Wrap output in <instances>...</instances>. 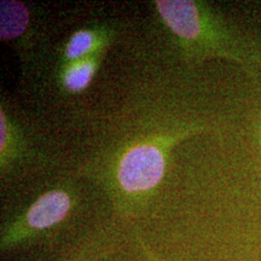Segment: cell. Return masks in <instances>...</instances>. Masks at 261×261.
<instances>
[{"mask_svg": "<svg viewBox=\"0 0 261 261\" xmlns=\"http://www.w3.org/2000/svg\"><path fill=\"white\" fill-rule=\"evenodd\" d=\"M73 197L63 189L50 190L35 200L23 213L6 225L2 233V250H9L39 233L57 226L68 217Z\"/></svg>", "mask_w": 261, "mask_h": 261, "instance_id": "3", "label": "cell"}, {"mask_svg": "<svg viewBox=\"0 0 261 261\" xmlns=\"http://www.w3.org/2000/svg\"><path fill=\"white\" fill-rule=\"evenodd\" d=\"M102 57L103 54H98L84 58V60L62 64L58 77H60L63 91L70 93H79L86 90L89 85L92 83V79L102 62Z\"/></svg>", "mask_w": 261, "mask_h": 261, "instance_id": "5", "label": "cell"}, {"mask_svg": "<svg viewBox=\"0 0 261 261\" xmlns=\"http://www.w3.org/2000/svg\"><path fill=\"white\" fill-rule=\"evenodd\" d=\"M112 250V244L108 243L106 238L97 237L90 240L89 242L83 243L77 249L71 250L67 256L60 261H98L104 257Z\"/></svg>", "mask_w": 261, "mask_h": 261, "instance_id": "7", "label": "cell"}, {"mask_svg": "<svg viewBox=\"0 0 261 261\" xmlns=\"http://www.w3.org/2000/svg\"><path fill=\"white\" fill-rule=\"evenodd\" d=\"M29 27V11L25 5L14 0L0 3V38L11 41L23 37Z\"/></svg>", "mask_w": 261, "mask_h": 261, "instance_id": "6", "label": "cell"}, {"mask_svg": "<svg viewBox=\"0 0 261 261\" xmlns=\"http://www.w3.org/2000/svg\"><path fill=\"white\" fill-rule=\"evenodd\" d=\"M190 130L148 137L136 140L122 150L112 169L115 187L121 197L139 200L149 196L165 175L169 150L181 138L190 136Z\"/></svg>", "mask_w": 261, "mask_h": 261, "instance_id": "2", "label": "cell"}, {"mask_svg": "<svg viewBox=\"0 0 261 261\" xmlns=\"http://www.w3.org/2000/svg\"><path fill=\"white\" fill-rule=\"evenodd\" d=\"M155 6L167 27L182 44L190 45V48L198 54L226 58L248 69L259 62L237 35L198 3L160 0Z\"/></svg>", "mask_w": 261, "mask_h": 261, "instance_id": "1", "label": "cell"}, {"mask_svg": "<svg viewBox=\"0 0 261 261\" xmlns=\"http://www.w3.org/2000/svg\"><path fill=\"white\" fill-rule=\"evenodd\" d=\"M110 41L112 34L99 28H84L74 32L64 44L62 51V64L104 54Z\"/></svg>", "mask_w": 261, "mask_h": 261, "instance_id": "4", "label": "cell"}]
</instances>
